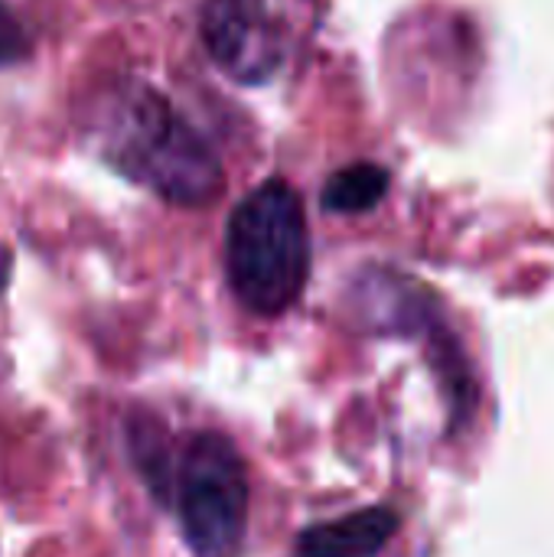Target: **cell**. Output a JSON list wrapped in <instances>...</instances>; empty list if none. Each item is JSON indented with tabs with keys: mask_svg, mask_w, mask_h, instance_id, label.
Instances as JSON below:
<instances>
[{
	"mask_svg": "<svg viewBox=\"0 0 554 557\" xmlns=\"http://www.w3.org/2000/svg\"><path fill=\"white\" fill-rule=\"evenodd\" d=\"M389 193V170L379 163H353L333 173L323 186V209L359 215L376 209Z\"/></svg>",
	"mask_w": 554,
	"mask_h": 557,
	"instance_id": "obj_6",
	"label": "cell"
},
{
	"mask_svg": "<svg viewBox=\"0 0 554 557\" xmlns=\"http://www.w3.org/2000/svg\"><path fill=\"white\" fill-rule=\"evenodd\" d=\"M23 55H26V33L13 16V10L0 3V69L20 62Z\"/></svg>",
	"mask_w": 554,
	"mask_h": 557,
	"instance_id": "obj_7",
	"label": "cell"
},
{
	"mask_svg": "<svg viewBox=\"0 0 554 557\" xmlns=\"http://www.w3.org/2000/svg\"><path fill=\"white\" fill-rule=\"evenodd\" d=\"M10 268H13V258H10V251L0 245V290H3L7 281H10Z\"/></svg>",
	"mask_w": 554,
	"mask_h": 557,
	"instance_id": "obj_8",
	"label": "cell"
},
{
	"mask_svg": "<svg viewBox=\"0 0 554 557\" xmlns=\"http://www.w3.org/2000/svg\"><path fill=\"white\" fill-rule=\"evenodd\" d=\"M199 33L212 62L242 85H264L284 65V36L261 0H206Z\"/></svg>",
	"mask_w": 554,
	"mask_h": 557,
	"instance_id": "obj_4",
	"label": "cell"
},
{
	"mask_svg": "<svg viewBox=\"0 0 554 557\" xmlns=\"http://www.w3.org/2000/svg\"><path fill=\"white\" fill-rule=\"evenodd\" d=\"M398 516L385 506L359 509L343 519L307 529L297 539V557H379L395 539Z\"/></svg>",
	"mask_w": 554,
	"mask_h": 557,
	"instance_id": "obj_5",
	"label": "cell"
},
{
	"mask_svg": "<svg viewBox=\"0 0 554 557\" xmlns=\"http://www.w3.org/2000/svg\"><path fill=\"white\" fill-rule=\"evenodd\" d=\"M180 525L196 557H238L248 529V473L225 434H196L180 470Z\"/></svg>",
	"mask_w": 554,
	"mask_h": 557,
	"instance_id": "obj_3",
	"label": "cell"
},
{
	"mask_svg": "<svg viewBox=\"0 0 554 557\" xmlns=\"http://www.w3.org/2000/svg\"><path fill=\"white\" fill-rule=\"evenodd\" d=\"M101 157L131 183L173 206H209L225 186V173L202 134L147 82L108 88L88 117Z\"/></svg>",
	"mask_w": 554,
	"mask_h": 557,
	"instance_id": "obj_1",
	"label": "cell"
},
{
	"mask_svg": "<svg viewBox=\"0 0 554 557\" xmlns=\"http://www.w3.org/2000/svg\"><path fill=\"white\" fill-rule=\"evenodd\" d=\"M225 268L235 297L251 313L281 317L297 304L310 271V235L304 202L287 183L271 180L232 209Z\"/></svg>",
	"mask_w": 554,
	"mask_h": 557,
	"instance_id": "obj_2",
	"label": "cell"
}]
</instances>
